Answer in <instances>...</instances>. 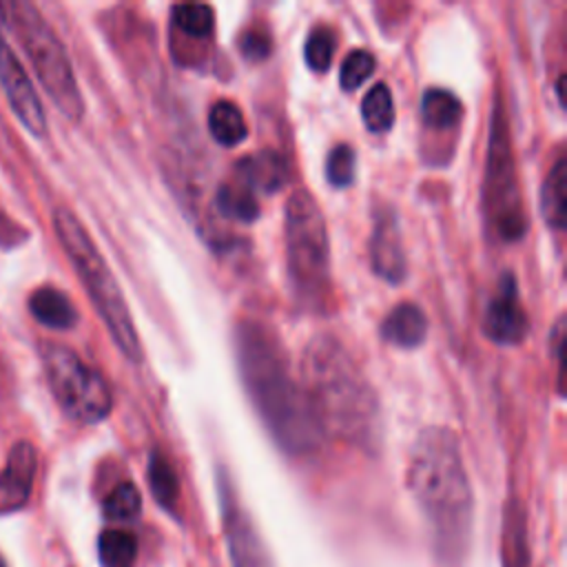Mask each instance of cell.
Listing matches in <instances>:
<instances>
[{
	"instance_id": "obj_1",
	"label": "cell",
	"mask_w": 567,
	"mask_h": 567,
	"mask_svg": "<svg viewBox=\"0 0 567 567\" xmlns=\"http://www.w3.org/2000/svg\"><path fill=\"white\" fill-rule=\"evenodd\" d=\"M235 357L246 394L272 441L292 456L319 450L323 430L277 334L261 321H239Z\"/></svg>"
},
{
	"instance_id": "obj_2",
	"label": "cell",
	"mask_w": 567,
	"mask_h": 567,
	"mask_svg": "<svg viewBox=\"0 0 567 567\" xmlns=\"http://www.w3.org/2000/svg\"><path fill=\"white\" fill-rule=\"evenodd\" d=\"M299 381L323 434L368 450L381 443L379 396L341 341L328 334L310 339L301 354Z\"/></svg>"
},
{
	"instance_id": "obj_3",
	"label": "cell",
	"mask_w": 567,
	"mask_h": 567,
	"mask_svg": "<svg viewBox=\"0 0 567 567\" xmlns=\"http://www.w3.org/2000/svg\"><path fill=\"white\" fill-rule=\"evenodd\" d=\"M408 487L432 527L439 554L461 556L472 529L474 498L461 443L450 427L430 425L419 432L408 456Z\"/></svg>"
},
{
	"instance_id": "obj_4",
	"label": "cell",
	"mask_w": 567,
	"mask_h": 567,
	"mask_svg": "<svg viewBox=\"0 0 567 567\" xmlns=\"http://www.w3.org/2000/svg\"><path fill=\"white\" fill-rule=\"evenodd\" d=\"M53 226L113 343L131 363H140L144 354L131 310L102 252L71 210L58 208L53 215Z\"/></svg>"
},
{
	"instance_id": "obj_5",
	"label": "cell",
	"mask_w": 567,
	"mask_h": 567,
	"mask_svg": "<svg viewBox=\"0 0 567 567\" xmlns=\"http://www.w3.org/2000/svg\"><path fill=\"white\" fill-rule=\"evenodd\" d=\"M286 266L303 303H323L330 288V241L321 208L308 190H292L284 217Z\"/></svg>"
},
{
	"instance_id": "obj_6",
	"label": "cell",
	"mask_w": 567,
	"mask_h": 567,
	"mask_svg": "<svg viewBox=\"0 0 567 567\" xmlns=\"http://www.w3.org/2000/svg\"><path fill=\"white\" fill-rule=\"evenodd\" d=\"M0 16L16 33L47 95L69 120L78 122L84 113V102L69 55L49 22L29 2H0Z\"/></svg>"
},
{
	"instance_id": "obj_7",
	"label": "cell",
	"mask_w": 567,
	"mask_h": 567,
	"mask_svg": "<svg viewBox=\"0 0 567 567\" xmlns=\"http://www.w3.org/2000/svg\"><path fill=\"white\" fill-rule=\"evenodd\" d=\"M42 363L58 405L78 423H97L109 416L113 396L104 377L86 365L71 348L47 343Z\"/></svg>"
},
{
	"instance_id": "obj_8",
	"label": "cell",
	"mask_w": 567,
	"mask_h": 567,
	"mask_svg": "<svg viewBox=\"0 0 567 567\" xmlns=\"http://www.w3.org/2000/svg\"><path fill=\"white\" fill-rule=\"evenodd\" d=\"M483 204L487 219L492 221L496 235L505 241H516L525 233V215L523 202L516 184L514 159L509 148V135L505 128V115L501 102L494 109L492 135H489V153H487V173H485V190Z\"/></svg>"
},
{
	"instance_id": "obj_9",
	"label": "cell",
	"mask_w": 567,
	"mask_h": 567,
	"mask_svg": "<svg viewBox=\"0 0 567 567\" xmlns=\"http://www.w3.org/2000/svg\"><path fill=\"white\" fill-rule=\"evenodd\" d=\"M0 86L11 104L13 113L22 122V126L31 135L44 137L47 135V115H44L42 102H40L24 66L20 64V60L16 58V53L7 47V42L2 38H0Z\"/></svg>"
},
{
	"instance_id": "obj_10",
	"label": "cell",
	"mask_w": 567,
	"mask_h": 567,
	"mask_svg": "<svg viewBox=\"0 0 567 567\" xmlns=\"http://www.w3.org/2000/svg\"><path fill=\"white\" fill-rule=\"evenodd\" d=\"M483 330L498 346H516L525 339L529 321L512 272H503L496 284V292L483 315Z\"/></svg>"
},
{
	"instance_id": "obj_11",
	"label": "cell",
	"mask_w": 567,
	"mask_h": 567,
	"mask_svg": "<svg viewBox=\"0 0 567 567\" xmlns=\"http://www.w3.org/2000/svg\"><path fill=\"white\" fill-rule=\"evenodd\" d=\"M221 509H224V532L230 554L233 567H272L268 551L246 518V514L237 507L233 492L228 487H221Z\"/></svg>"
},
{
	"instance_id": "obj_12",
	"label": "cell",
	"mask_w": 567,
	"mask_h": 567,
	"mask_svg": "<svg viewBox=\"0 0 567 567\" xmlns=\"http://www.w3.org/2000/svg\"><path fill=\"white\" fill-rule=\"evenodd\" d=\"M370 264H372V270L390 284H401L405 279L403 241H401L396 215L390 208L374 213L372 237H370Z\"/></svg>"
},
{
	"instance_id": "obj_13",
	"label": "cell",
	"mask_w": 567,
	"mask_h": 567,
	"mask_svg": "<svg viewBox=\"0 0 567 567\" xmlns=\"http://www.w3.org/2000/svg\"><path fill=\"white\" fill-rule=\"evenodd\" d=\"M35 447L29 441H20L11 447L4 470L0 472V512L18 509L27 503L35 476Z\"/></svg>"
},
{
	"instance_id": "obj_14",
	"label": "cell",
	"mask_w": 567,
	"mask_h": 567,
	"mask_svg": "<svg viewBox=\"0 0 567 567\" xmlns=\"http://www.w3.org/2000/svg\"><path fill=\"white\" fill-rule=\"evenodd\" d=\"M286 177H288L286 159L281 153L272 148L250 153L241 157V162L237 164L239 186H244L250 193L255 190L275 193L286 184Z\"/></svg>"
},
{
	"instance_id": "obj_15",
	"label": "cell",
	"mask_w": 567,
	"mask_h": 567,
	"mask_svg": "<svg viewBox=\"0 0 567 567\" xmlns=\"http://www.w3.org/2000/svg\"><path fill=\"white\" fill-rule=\"evenodd\" d=\"M427 334L425 312L416 303L394 306L381 323V337L396 348H416Z\"/></svg>"
},
{
	"instance_id": "obj_16",
	"label": "cell",
	"mask_w": 567,
	"mask_h": 567,
	"mask_svg": "<svg viewBox=\"0 0 567 567\" xmlns=\"http://www.w3.org/2000/svg\"><path fill=\"white\" fill-rule=\"evenodd\" d=\"M540 215L554 233L565 230L567 217V159L560 155L540 186Z\"/></svg>"
},
{
	"instance_id": "obj_17",
	"label": "cell",
	"mask_w": 567,
	"mask_h": 567,
	"mask_svg": "<svg viewBox=\"0 0 567 567\" xmlns=\"http://www.w3.org/2000/svg\"><path fill=\"white\" fill-rule=\"evenodd\" d=\"M29 310L42 326L53 330H69L78 323V310L69 297L51 286H42L29 297Z\"/></svg>"
},
{
	"instance_id": "obj_18",
	"label": "cell",
	"mask_w": 567,
	"mask_h": 567,
	"mask_svg": "<svg viewBox=\"0 0 567 567\" xmlns=\"http://www.w3.org/2000/svg\"><path fill=\"white\" fill-rule=\"evenodd\" d=\"M421 115H423V124H427L430 128L445 131L458 124L463 115V106L452 91L432 86L421 97Z\"/></svg>"
},
{
	"instance_id": "obj_19",
	"label": "cell",
	"mask_w": 567,
	"mask_h": 567,
	"mask_svg": "<svg viewBox=\"0 0 567 567\" xmlns=\"http://www.w3.org/2000/svg\"><path fill=\"white\" fill-rule=\"evenodd\" d=\"M208 131L213 140L221 146H237L246 140L248 126L237 104L228 100H217L208 111Z\"/></svg>"
},
{
	"instance_id": "obj_20",
	"label": "cell",
	"mask_w": 567,
	"mask_h": 567,
	"mask_svg": "<svg viewBox=\"0 0 567 567\" xmlns=\"http://www.w3.org/2000/svg\"><path fill=\"white\" fill-rule=\"evenodd\" d=\"M148 485H151L153 498L166 512L173 514L175 505H177V496H179V483H177V474H175L173 465L159 450L151 452V458H148Z\"/></svg>"
},
{
	"instance_id": "obj_21",
	"label": "cell",
	"mask_w": 567,
	"mask_h": 567,
	"mask_svg": "<svg viewBox=\"0 0 567 567\" xmlns=\"http://www.w3.org/2000/svg\"><path fill=\"white\" fill-rule=\"evenodd\" d=\"M361 117L372 133H385L394 124V100L388 84L377 82L361 102Z\"/></svg>"
},
{
	"instance_id": "obj_22",
	"label": "cell",
	"mask_w": 567,
	"mask_h": 567,
	"mask_svg": "<svg viewBox=\"0 0 567 567\" xmlns=\"http://www.w3.org/2000/svg\"><path fill=\"white\" fill-rule=\"evenodd\" d=\"M97 554L104 567H133L137 558V540L124 529H104L97 540Z\"/></svg>"
},
{
	"instance_id": "obj_23",
	"label": "cell",
	"mask_w": 567,
	"mask_h": 567,
	"mask_svg": "<svg viewBox=\"0 0 567 567\" xmlns=\"http://www.w3.org/2000/svg\"><path fill=\"white\" fill-rule=\"evenodd\" d=\"M215 208L224 217H230V219L244 221V224L259 217V204H257L255 195L250 190H246L244 186H230V184L219 186L217 197H215Z\"/></svg>"
},
{
	"instance_id": "obj_24",
	"label": "cell",
	"mask_w": 567,
	"mask_h": 567,
	"mask_svg": "<svg viewBox=\"0 0 567 567\" xmlns=\"http://www.w3.org/2000/svg\"><path fill=\"white\" fill-rule=\"evenodd\" d=\"M142 509V496L140 489L133 483H120L111 489V494L104 498V516L109 520L126 523L140 516Z\"/></svg>"
},
{
	"instance_id": "obj_25",
	"label": "cell",
	"mask_w": 567,
	"mask_h": 567,
	"mask_svg": "<svg viewBox=\"0 0 567 567\" xmlns=\"http://www.w3.org/2000/svg\"><path fill=\"white\" fill-rule=\"evenodd\" d=\"M173 20L179 31L193 38H208L215 24L213 9L204 2H184L173 9Z\"/></svg>"
},
{
	"instance_id": "obj_26",
	"label": "cell",
	"mask_w": 567,
	"mask_h": 567,
	"mask_svg": "<svg viewBox=\"0 0 567 567\" xmlns=\"http://www.w3.org/2000/svg\"><path fill=\"white\" fill-rule=\"evenodd\" d=\"M332 55H334V35L328 27H317L310 31L306 44H303V58L306 64L312 71H328L332 64Z\"/></svg>"
},
{
	"instance_id": "obj_27",
	"label": "cell",
	"mask_w": 567,
	"mask_h": 567,
	"mask_svg": "<svg viewBox=\"0 0 567 567\" xmlns=\"http://www.w3.org/2000/svg\"><path fill=\"white\" fill-rule=\"evenodd\" d=\"M372 71H374V55L368 53L365 49H354L341 62L339 84L343 91H354L372 75Z\"/></svg>"
},
{
	"instance_id": "obj_28",
	"label": "cell",
	"mask_w": 567,
	"mask_h": 567,
	"mask_svg": "<svg viewBox=\"0 0 567 567\" xmlns=\"http://www.w3.org/2000/svg\"><path fill=\"white\" fill-rule=\"evenodd\" d=\"M326 177L332 186L346 188L354 179V151L348 144H337L326 159Z\"/></svg>"
},
{
	"instance_id": "obj_29",
	"label": "cell",
	"mask_w": 567,
	"mask_h": 567,
	"mask_svg": "<svg viewBox=\"0 0 567 567\" xmlns=\"http://www.w3.org/2000/svg\"><path fill=\"white\" fill-rule=\"evenodd\" d=\"M239 47H241V53H244L246 60H255V62H257V60H266V58L270 55L272 42H270V35H268V33L250 29V31H246V33L241 35Z\"/></svg>"
},
{
	"instance_id": "obj_30",
	"label": "cell",
	"mask_w": 567,
	"mask_h": 567,
	"mask_svg": "<svg viewBox=\"0 0 567 567\" xmlns=\"http://www.w3.org/2000/svg\"><path fill=\"white\" fill-rule=\"evenodd\" d=\"M549 337H551V352H554V357L558 359V361H563V343H565V317H558L556 319V323H554V328H551V332H549Z\"/></svg>"
},
{
	"instance_id": "obj_31",
	"label": "cell",
	"mask_w": 567,
	"mask_h": 567,
	"mask_svg": "<svg viewBox=\"0 0 567 567\" xmlns=\"http://www.w3.org/2000/svg\"><path fill=\"white\" fill-rule=\"evenodd\" d=\"M0 567H4V563H2V560H0Z\"/></svg>"
}]
</instances>
